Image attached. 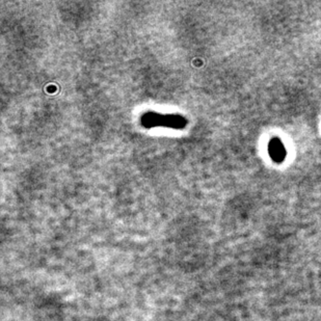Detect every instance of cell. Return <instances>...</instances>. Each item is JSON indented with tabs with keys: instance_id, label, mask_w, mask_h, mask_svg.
I'll return each instance as SVG.
<instances>
[{
	"instance_id": "obj_1",
	"label": "cell",
	"mask_w": 321,
	"mask_h": 321,
	"mask_svg": "<svg viewBox=\"0 0 321 321\" xmlns=\"http://www.w3.org/2000/svg\"><path fill=\"white\" fill-rule=\"evenodd\" d=\"M269 152L274 162L278 164L284 162V159L286 157V150L283 143L279 139L272 140L269 146Z\"/></svg>"
}]
</instances>
